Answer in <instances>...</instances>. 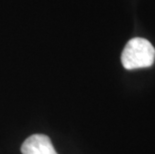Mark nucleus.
Masks as SVG:
<instances>
[{"mask_svg": "<svg viewBox=\"0 0 155 154\" xmlns=\"http://www.w3.org/2000/svg\"><path fill=\"white\" fill-rule=\"evenodd\" d=\"M22 154H57L50 138L43 134L29 136L21 146Z\"/></svg>", "mask_w": 155, "mask_h": 154, "instance_id": "f03ea898", "label": "nucleus"}, {"mask_svg": "<svg viewBox=\"0 0 155 154\" xmlns=\"http://www.w3.org/2000/svg\"><path fill=\"white\" fill-rule=\"evenodd\" d=\"M155 61V49L147 39H130L121 54V62L125 69L133 70L150 67Z\"/></svg>", "mask_w": 155, "mask_h": 154, "instance_id": "f257e3e1", "label": "nucleus"}]
</instances>
